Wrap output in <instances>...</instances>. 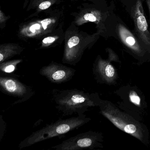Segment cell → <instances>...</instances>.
Segmentation results:
<instances>
[{"instance_id": "7a4b0ae2", "label": "cell", "mask_w": 150, "mask_h": 150, "mask_svg": "<svg viewBox=\"0 0 150 150\" xmlns=\"http://www.w3.org/2000/svg\"><path fill=\"white\" fill-rule=\"evenodd\" d=\"M90 120V118L86 117V115L84 114L67 119H59L33 132L22 141L18 147L20 149H23L54 137H59L77 129Z\"/></svg>"}, {"instance_id": "4fadbf2b", "label": "cell", "mask_w": 150, "mask_h": 150, "mask_svg": "<svg viewBox=\"0 0 150 150\" xmlns=\"http://www.w3.org/2000/svg\"><path fill=\"white\" fill-rule=\"evenodd\" d=\"M84 17L86 21L90 22H96L98 20L96 16L92 13L86 14L84 16Z\"/></svg>"}, {"instance_id": "52a82bcc", "label": "cell", "mask_w": 150, "mask_h": 150, "mask_svg": "<svg viewBox=\"0 0 150 150\" xmlns=\"http://www.w3.org/2000/svg\"><path fill=\"white\" fill-rule=\"evenodd\" d=\"M76 70L57 63H52L40 69L39 74L49 81L55 84H61L72 79Z\"/></svg>"}, {"instance_id": "6da1fadb", "label": "cell", "mask_w": 150, "mask_h": 150, "mask_svg": "<svg viewBox=\"0 0 150 150\" xmlns=\"http://www.w3.org/2000/svg\"><path fill=\"white\" fill-rule=\"evenodd\" d=\"M52 100L63 117L75 114L83 115L88 111V108L99 105L100 102L94 94L78 89H53Z\"/></svg>"}, {"instance_id": "8992f818", "label": "cell", "mask_w": 150, "mask_h": 150, "mask_svg": "<svg viewBox=\"0 0 150 150\" xmlns=\"http://www.w3.org/2000/svg\"><path fill=\"white\" fill-rule=\"evenodd\" d=\"M135 25L136 34L139 41L148 50H150V32L144 13L141 0H137L131 12Z\"/></svg>"}, {"instance_id": "30bf717a", "label": "cell", "mask_w": 150, "mask_h": 150, "mask_svg": "<svg viewBox=\"0 0 150 150\" xmlns=\"http://www.w3.org/2000/svg\"><path fill=\"white\" fill-rule=\"evenodd\" d=\"M21 60H14L7 63H1L0 71L1 73L5 74H10L14 72L17 68V66L21 63Z\"/></svg>"}, {"instance_id": "ac0fdd59", "label": "cell", "mask_w": 150, "mask_h": 150, "mask_svg": "<svg viewBox=\"0 0 150 150\" xmlns=\"http://www.w3.org/2000/svg\"><path fill=\"white\" fill-rule=\"evenodd\" d=\"M146 4L148 7V10H149V14L150 16V0H146Z\"/></svg>"}, {"instance_id": "9c48e42d", "label": "cell", "mask_w": 150, "mask_h": 150, "mask_svg": "<svg viewBox=\"0 0 150 150\" xmlns=\"http://www.w3.org/2000/svg\"><path fill=\"white\" fill-rule=\"evenodd\" d=\"M96 74L107 81H109L115 78V68L109 62L102 59H99L95 67Z\"/></svg>"}, {"instance_id": "ba28073f", "label": "cell", "mask_w": 150, "mask_h": 150, "mask_svg": "<svg viewBox=\"0 0 150 150\" xmlns=\"http://www.w3.org/2000/svg\"><path fill=\"white\" fill-rule=\"evenodd\" d=\"M118 37L122 42L136 54L140 55L143 52L142 47L135 36L122 24L117 26Z\"/></svg>"}, {"instance_id": "5b68a950", "label": "cell", "mask_w": 150, "mask_h": 150, "mask_svg": "<svg viewBox=\"0 0 150 150\" xmlns=\"http://www.w3.org/2000/svg\"><path fill=\"white\" fill-rule=\"evenodd\" d=\"M100 136L92 131L81 133L64 140L51 147L56 150H79L92 149L99 146Z\"/></svg>"}, {"instance_id": "5bb4252c", "label": "cell", "mask_w": 150, "mask_h": 150, "mask_svg": "<svg viewBox=\"0 0 150 150\" xmlns=\"http://www.w3.org/2000/svg\"><path fill=\"white\" fill-rule=\"evenodd\" d=\"M51 6L50 2L49 1H44L42 2L40 6H39V8L42 10L47 9L48 8L50 7Z\"/></svg>"}, {"instance_id": "9a60e30c", "label": "cell", "mask_w": 150, "mask_h": 150, "mask_svg": "<svg viewBox=\"0 0 150 150\" xmlns=\"http://www.w3.org/2000/svg\"><path fill=\"white\" fill-rule=\"evenodd\" d=\"M51 22V20L50 19H46L42 21L41 22V23H42L44 29H46L47 28V26L49 25V24H50Z\"/></svg>"}, {"instance_id": "e0dca14e", "label": "cell", "mask_w": 150, "mask_h": 150, "mask_svg": "<svg viewBox=\"0 0 150 150\" xmlns=\"http://www.w3.org/2000/svg\"><path fill=\"white\" fill-rule=\"evenodd\" d=\"M40 28V25L38 24H36L31 26L30 28V30L31 32H35L36 30L39 29Z\"/></svg>"}, {"instance_id": "8fae6325", "label": "cell", "mask_w": 150, "mask_h": 150, "mask_svg": "<svg viewBox=\"0 0 150 150\" xmlns=\"http://www.w3.org/2000/svg\"><path fill=\"white\" fill-rule=\"evenodd\" d=\"M130 100L132 103L135 105L139 106L140 104V99L137 94L134 91H131L129 93Z\"/></svg>"}, {"instance_id": "277c9868", "label": "cell", "mask_w": 150, "mask_h": 150, "mask_svg": "<svg viewBox=\"0 0 150 150\" xmlns=\"http://www.w3.org/2000/svg\"><path fill=\"white\" fill-rule=\"evenodd\" d=\"M0 90L4 94L19 98L13 105L27 101L35 93L31 87L23 84L18 79L2 75L0 77Z\"/></svg>"}, {"instance_id": "3957f363", "label": "cell", "mask_w": 150, "mask_h": 150, "mask_svg": "<svg viewBox=\"0 0 150 150\" xmlns=\"http://www.w3.org/2000/svg\"><path fill=\"white\" fill-rule=\"evenodd\" d=\"M101 112L118 129L140 140L143 137V130L139 123L133 121L119 110L100 101Z\"/></svg>"}, {"instance_id": "7c38bea8", "label": "cell", "mask_w": 150, "mask_h": 150, "mask_svg": "<svg viewBox=\"0 0 150 150\" xmlns=\"http://www.w3.org/2000/svg\"><path fill=\"white\" fill-rule=\"evenodd\" d=\"M79 38L77 36H74L69 39L68 42V45L69 48H73L79 44Z\"/></svg>"}, {"instance_id": "2e32d148", "label": "cell", "mask_w": 150, "mask_h": 150, "mask_svg": "<svg viewBox=\"0 0 150 150\" xmlns=\"http://www.w3.org/2000/svg\"><path fill=\"white\" fill-rule=\"evenodd\" d=\"M55 40V38L53 37H49L46 38H44L43 40V42L45 44L51 43L53 42Z\"/></svg>"}]
</instances>
